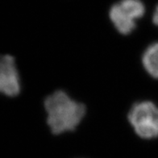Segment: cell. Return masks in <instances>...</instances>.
<instances>
[{
	"label": "cell",
	"instance_id": "1",
	"mask_svg": "<svg viewBox=\"0 0 158 158\" xmlns=\"http://www.w3.org/2000/svg\"><path fill=\"white\" fill-rule=\"evenodd\" d=\"M44 107L48 127L56 135L75 130L85 113L83 104L71 98L62 90L55 91L47 97Z\"/></svg>",
	"mask_w": 158,
	"mask_h": 158
},
{
	"label": "cell",
	"instance_id": "2",
	"mask_svg": "<svg viewBox=\"0 0 158 158\" xmlns=\"http://www.w3.org/2000/svg\"><path fill=\"white\" fill-rule=\"evenodd\" d=\"M128 120L142 139L158 137V107L153 102L142 101L134 104L129 110Z\"/></svg>",
	"mask_w": 158,
	"mask_h": 158
},
{
	"label": "cell",
	"instance_id": "3",
	"mask_svg": "<svg viewBox=\"0 0 158 158\" xmlns=\"http://www.w3.org/2000/svg\"><path fill=\"white\" fill-rule=\"evenodd\" d=\"M145 12L140 0H121L111 6L109 16L119 33L128 35L135 30L136 21Z\"/></svg>",
	"mask_w": 158,
	"mask_h": 158
},
{
	"label": "cell",
	"instance_id": "4",
	"mask_svg": "<svg viewBox=\"0 0 158 158\" xmlns=\"http://www.w3.org/2000/svg\"><path fill=\"white\" fill-rule=\"evenodd\" d=\"M20 91V81L15 59L10 55H0V93L14 97Z\"/></svg>",
	"mask_w": 158,
	"mask_h": 158
},
{
	"label": "cell",
	"instance_id": "5",
	"mask_svg": "<svg viewBox=\"0 0 158 158\" xmlns=\"http://www.w3.org/2000/svg\"><path fill=\"white\" fill-rule=\"evenodd\" d=\"M142 63L152 77L158 78V43L151 44L143 52Z\"/></svg>",
	"mask_w": 158,
	"mask_h": 158
},
{
	"label": "cell",
	"instance_id": "6",
	"mask_svg": "<svg viewBox=\"0 0 158 158\" xmlns=\"http://www.w3.org/2000/svg\"><path fill=\"white\" fill-rule=\"evenodd\" d=\"M152 20H153V23L158 26V6H156V10L153 13V17H152Z\"/></svg>",
	"mask_w": 158,
	"mask_h": 158
}]
</instances>
